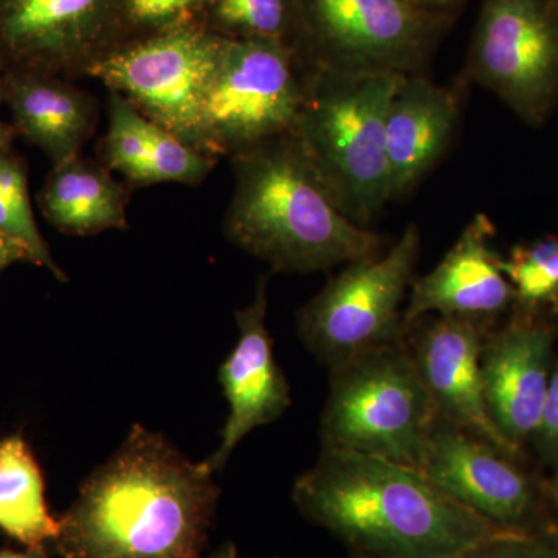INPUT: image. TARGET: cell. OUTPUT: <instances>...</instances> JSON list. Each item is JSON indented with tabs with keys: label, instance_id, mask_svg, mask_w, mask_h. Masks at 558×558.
<instances>
[{
	"label": "cell",
	"instance_id": "obj_1",
	"mask_svg": "<svg viewBox=\"0 0 558 558\" xmlns=\"http://www.w3.org/2000/svg\"><path fill=\"white\" fill-rule=\"evenodd\" d=\"M218 498L205 462L132 425L58 520L54 549L64 558H204Z\"/></svg>",
	"mask_w": 558,
	"mask_h": 558
},
{
	"label": "cell",
	"instance_id": "obj_2",
	"mask_svg": "<svg viewBox=\"0 0 558 558\" xmlns=\"http://www.w3.org/2000/svg\"><path fill=\"white\" fill-rule=\"evenodd\" d=\"M292 499L301 515L365 556L461 558L508 532L421 470L351 451L322 450L293 484Z\"/></svg>",
	"mask_w": 558,
	"mask_h": 558
},
{
	"label": "cell",
	"instance_id": "obj_3",
	"mask_svg": "<svg viewBox=\"0 0 558 558\" xmlns=\"http://www.w3.org/2000/svg\"><path fill=\"white\" fill-rule=\"evenodd\" d=\"M223 234L274 271L314 274L380 255L384 238L349 220L292 135L231 157Z\"/></svg>",
	"mask_w": 558,
	"mask_h": 558
},
{
	"label": "cell",
	"instance_id": "obj_4",
	"mask_svg": "<svg viewBox=\"0 0 558 558\" xmlns=\"http://www.w3.org/2000/svg\"><path fill=\"white\" fill-rule=\"evenodd\" d=\"M405 75L304 64V100L290 135L341 213L365 229L391 201L387 119Z\"/></svg>",
	"mask_w": 558,
	"mask_h": 558
},
{
	"label": "cell",
	"instance_id": "obj_5",
	"mask_svg": "<svg viewBox=\"0 0 558 558\" xmlns=\"http://www.w3.org/2000/svg\"><path fill=\"white\" fill-rule=\"evenodd\" d=\"M435 407L405 339L330 368L322 450L351 451L418 468Z\"/></svg>",
	"mask_w": 558,
	"mask_h": 558
},
{
	"label": "cell",
	"instance_id": "obj_6",
	"mask_svg": "<svg viewBox=\"0 0 558 558\" xmlns=\"http://www.w3.org/2000/svg\"><path fill=\"white\" fill-rule=\"evenodd\" d=\"M421 231L410 223L385 255L355 260L333 275L296 315L304 347L328 368L403 340V300L414 281Z\"/></svg>",
	"mask_w": 558,
	"mask_h": 558
},
{
	"label": "cell",
	"instance_id": "obj_7",
	"mask_svg": "<svg viewBox=\"0 0 558 558\" xmlns=\"http://www.w3.org/2000/svg\"><path fill=\"white\" fill-rule=\"evenodd\" d=\"M304 100V64L270 39H226L201 112L202 149L231 157L292 132Z\"/></svg>",
	"mask_w": 558,
	"mask_h": 558
},
{
	"label": "cell",
	"instance_id": "obj_8",
	"mask_svg": "<svg viewBox=\"0 0 558 558\" xmlns=\"http://www.w3.org/2000/svg\"><path fill=\"white\" fill-rule=\"evenodd\" d=\"M226 39L186 22L128 40L92 65L87 76L123 95L148 119L202 149L201 112ZM205 153V150H204Z\"/></svg>",
	"mask_w": 558,
	"mask_h": 558
},
{
	"label": "cell",
	"instance_id": "obj_9",
	"mask_svg": "<svg viewBox=\"0 0 558 558\" xmlns=\"http://www.w3.org/2000/svg\"><path fill=\"white\" fill-rule=\"evenodd\" d=\"M311 39L307 64L333 70L418 72L432 20L409 0H295Z\"/></svg>",
	"mask_w": 558,
	"mask_h": 558
},
{
	"label": "cell",
	"instance_id": "obj_10",
	"mask_svg": "<svg viewBox=\"0 0 558 558\" xmlns=\"http://www.w3.org/2000/svg\"><path fill=\"white\" fill-rule=\"evenodd\" d=\"M123 0H0L2 72L73 80L121 43Z\"/></svg>",
	"mask_w": 558,
	"mask_h": 558
},
{
	"label": "cell",
	"instance_id": "obj_11",
	"mask_svg": "<svg viewBox=\"0 0 558 558\" xmlns=\"http://www.w3.org/2000/svg\"><path fill=\"white\" fill-rule=\"evenodd\" d=\"M469 75L527 121L558 92V28L538 0H486Z\"/></svg>",
	"mask_w": 558,
	"mask_h": 558
},
{
	"label": "cell",
	"instance_id": "obj_12",
	"mask_svg": "<svg viewBox=\"0 0 558 558\" xmlns=\"http://www.w3.org/2000/svg\"><path fill=\"white\" fill-rule=\"evenodd\" d=\"M418 470L435 486L508 532L548 531L534 483L505 451L436 418Z\"/></svg>",
	"mask_w": 558,
	"mask_h": 558
},
{
	"label": "cell",
	"instance_id": "obj_13",
	"mask_svg": "<svg viewBox=\"0 0 558 558\" xmlns=\"http://www.w3.org/2000/svg\"><path fill=\"white\" fill-rule=\"evenodd\" d=\"M436 416L487 440L509 457L517 451L488 414L481 380L486 326L464 318H422L405 332Z\"/></svg>",
	"mask_w": 558,
	"mask_h": 558
},
{
	"label": "cell",
	"instance_id": "obj_14",
	"mask_svg": "<svg viewBox=\"0 0 558 558\" xmlns=\"http://www.w3.org/2000/svg\"><path fill=\"white\" fill-rule=\"evenodd\" d=\"M269 279V275L259 277L252 303L234 312L240 337L219 369L229 417L220 432L218 449L204 461L213 473L226 468L242 439L277 421L292 403L289 381L275 359L274 341L267 329Z\"/></svg>",
	"mask_w": 558,
	"mask_h": 558
},
{
	"label": "cell",
	"instance_id": "obj_15",
	"mask_svg": "<svg viewBox=\"0 0 558 558\" xmlns=\"http://www.w3.org/2000/svg\"><path fill=\"white\" fill-rule=\"evenodd\" d=\"M553 332L520 318L490 333L481 349V380L488 414L513 450L535 438L542 424L550 369Z\"/></svg>",
	"mask_w": 558,
	"mask_h": 558
},
{
	"label": "cell",
	"instance_id": "obj_16",
	"mask_svg": "<svg viewBox=\"0 0 558 558\" xmlns=\"http://www.w3.org/2000/svg\"><path fill=\"white\" fill-rule=\"evenodd\" d=\"M492 236L490 220L476 215L438 266L411 282L409 303L403 307V333L429 314L486 326L509 306L513 290L502 274L501 258L492 250Z\"/></svg>",
	"mask_w": 558,
	"mask_h": 558
},
{
	"label": "cell",
	"instance_id": "obj_17",
	"mask_svg": "<svg viewBox=\"0 0 558 558\" xmlns=\"http://www.w3.org/2000/svg\"><path fill=\"white\" fill-rule=\"evenodd\" d=\"M97 154L98 160L120 174L132 190L159 183L197 186L219 161L148 119L112 90L108 95V130Z\"/></svg>",
	"mask_w": 558,
	"mask_h": 558
},
{
	"label": "cell",
	"instance_id": "obj_18",
	"mask_svg": "<svg viewBox=\"0 0 558 558\" xmlns=\"http://www.w3.org/2000/svg\"><path fill=\"white\" fill-rule=\"evenodd\" d=\"M459 117V95L421 72L407 73L387 119L391 201L407 196L449 148Z\"/></svg>",
	"mask_w": 558,
	"mask_h": 558
},
{
	"label": "cell",
	"instance_id": "obj_19",
	"mask_svg": "<svg viewBox=\"0 0 558 558\" xmlns=\"http://www.w3.org/2000/svg\"><path fill=\"white\" fill-rule=\"evenodd\" d=\"M2 92L16 135L43 150L51 165L81 156L98 124L94 95L62 76L36 72H3Z\"/></svg>",
	"mask_w": 558,
	"mask_h": 558
},
{
	"label": "cell",
	"instance_id": "obj_20",
	"mask_svg": "<svg viewBox=\"0 0 558 558\" xmlns=\"http://www.w3.org/2000/svg\"><path fill=\"white\" fill-rule=\"evenodd\" d=\"M132 189L98 159L83 154L51 165L38 194L40 211L69 236H95L128 229Z\"/></svg>",
	"mask_w": 558,
	"mask_h": 558
},
{
	"label": "cell",
	"instance_id": "obj_21",
	"mask_svg": "<svg viewBox=\"0 0 558 558\" xmlns=\"http://www.w3.org/2000/svg\"><path fill=\"white\" fill-rule=\"evenodd\" d=\"M0 529L32 550H43L60 532L50 515L40 469L25 440H0Z\"/></svg>",
	"mask_w": 558,
	"mask_h": 558
},
{
	"label": "cell",
	"instance_id": "obj_22",
	"mask_svg": "<svg viewBox=\"0 0 558 558\" xmlns=\"http://www.w3.org/2000/svg\"><path fill=\"white\" fill-rule=\"evenodd\" d=\"M0 236L21 247L28 263L43 267L62 282L68 281L40 234L33 215L27 165L13 149L0 153Z\"/></svg>",
	"mask_w": 558,
	"mask_h": 558
},
{
	"label": "cell",
	"instance_id": "obj_23",
	"mask_svg": "<svg viewBox=\"0 0 558 558\" xmlns=\"http://www.w3.org/2000/svg\"><path fill=\"white\" fill-rule=\"evenodd\" d=\"M295 0H207L199 22L223 39H270L288 43ZM201 13V14H202ZM290 47V46H289Z\"/></svg>",
	"mask_w": 558,
	"mask_h": 558
},
{
	"label": "cell",
	"instance_id": "obj_24",
	"mask_svg": "<svg viewBox=\"0 0 558 558\" xmlns=\"http://www.w3.org/2000/svg\"><path fill=\"white\" fill-rule=\"evenodd\" d=\"M513 299L527 310L558 303V238L519 245L501 259Z\"/></svg>",
	"mask_w": 558,
	"mask_h": 558
},
{
	"label": "cell",
	"instance_id": "obj_25",
	"mask_svg": "<svg viewBox=\"0 0 558 558\" xmlns=\"http://www.w3.org/2000/svg\"><path fill=\"white\" fill-rule=\"evenodd\" d=\"M205 2L207 0H123L121 40L128 28L142 31L140 38H145L175 25L197 21Z\"/></svg>",
	"mask_w": 558,
	"mask_h": 558
},
{
	"label": "cell",
	"instance_id": "obj_26",
	"mask_svg": "<svg viewBox=\"0 0 558 558\" xmlns=\"http://www.w3.org/2000/svg\"><path fill=\"white\" fill-rule=\"evenodd\" d=\"M461 558H558V526L538 532H505Z\"/></svg>",
	"mask_w": 558,
	"mask_h": 558
},
{
	"label": "cell",
	"instance_id": "obj_27",
	"mask_svg": "<svg viewBox=\"0 0 558 558\" xmlns=\"http://www.w3.org/2000/svg\"><path fill=\"white\" fill-rule=\"evenodd\" d=\"M535 438L545 457L558 459V359L550 369L545 410Z\"/></svg>",
	"mask_w": 558,
	"mask_h": 558
},
{
	"label": "cell",
	"instance_id": "obj_28",
	"mask_svg": "<svg viewBox=\"0 0 558 558\" xmlns=\"http://www.w3.org/2000/svg\"><path fill=\"white\" fill-rule=\"evenodd\" d=\"M16 263H28L27 256L14 242L0 236V274Z\"/></svg>",
	"mask_w": 558,
	"mask_h": 558
},
{
	"label": "cell",
	"instance_id": "obj_29",
	"mask_svg": "<svg viewBox=\"0 0 558 558\" xmlns=\"http://www.w3.org/2000/svg\"><path fill=\"white\" fill-rule=\"evenodd\" d=\"M3 105L2 78H0V106ZM16 135L13 126L0 119V153L13 149V140Z\"/></svg>",
	"mask_w": 558,
	"mask_h": 558
},
{
	"label": "cell",
	"instance_id": "obj_30",
	"mask_svg": "<svg viewBox=\"0 0 558 558\" xmlns=\"http://www.w3.org/2000/svg\"><path fill=\"white\" fill-rule=\"evenodd\" d=\"M207 558H242L240 550H238L236 546L233 543H226V545L220 546L219 549H216L211 556Z\"/></svg>",
	"mask_w": 558,
	"mask_h": 558
},
{
	"label": "cell",
	"instance_id": "obj_31",
	"mask_svg": "<svg viewBox=\"0 0 558 558\" xmlns=\"http://www.w3.org/2000/svg\"><path fill=\"white\" fill-rule=\"evenodd\" d=\"M546 497H548L550 505L554 506L558 513V464L553 480L549 481L548 487H546Z\"/></svg>",
	"mask_w": 558,
	"mask_h": 558
},
{
	"label": "cell",
	"instance_id": "obj_32",
	"mask_svg": "<svg viewBox=\"0 0 558 558\" xmlns=\"http://www.w3.org/2000/svg\"><path fill=\"white\" fill-rule=\"evenodd\" d=\"M417 9L429 11L433 9H440V7L449 5L453 0H409Z\"/></svg>",
	"mask_w": 558,
	"mask_h": 558
},
{
	"label": "cell",
	"instance_id": "obj_33",
	"mask_svg": "<svg viewBox=\"0 0 558 558\" xmlns=\"http://www.w3.org/2000/svg\"><path fill=\"white\" fill-rule=\"evenodd\" d=\"M0 558H46L43 550H28V553H13V550H0Z\"/></svg>",
	"mask_w": 558,
	"mask_h": 558
},
{
	"label": "cell",
	"instance_id": "obj_34",
	"mask_svg": "<svg viewBox=\"0 0 558 558\" xmlns=\"http://www.w3.org/2000/svg\"><path fill=\"white\" fill-rule=\"evenodd\" d=\"M352 558H389V557H376V556H365V554H352Z\"/></svg>",
	"mask_w": 558,
	"mask_h": 558
},
{
	"label": "cell",
	"instance_id": "obj_35",
	"mask_svg": "<svg viewBox=\"0 0 558 558\" xmlns=\"http://www.w3.org/2000/svg\"><path fill=\"white\" fill-rule=\"evenodd\" d=\"M2 68H0V78H2Z\"/></svg>",
	"mask_w": 558,
	"mask_h": 558
}]
</instances>
